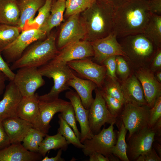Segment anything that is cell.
<instances>
[{"mask_svg":"<svg viewBox=\"0 0 161 161\" xmlns=\"http://www.w3.org/2000/svg\"><path fill=\"white\" fill-rule=\"evenodd\" d=\"M116 56H113L107 58L102 64L106 68V77L114 81H117L118 79L116 74Z\"/></svg>","mask_w":161,"mask_h":161,"instance_id":"60d3db41","label":"cell"},{"mask_svg":"<svg viewBox=\"0 0 161 161\" xmlns=\"http://www.w3.org/2000/svg\"><path fill=\"white\" fill-rule=\"evenodd\" d=\"M88 156L89 157V161H109L108 157L99 153H93L90 154Z\"/></svg>","mask_w":161,"mask_h":161,"instance_id":"7dc6e473","label":"cell"},{"mask_svg":"<svg viewBox=\"0 0 161 161\" xmlns=\"http://www.w3.org/2000/svg\"><path fill=\"white\" fill-rule=\"evenodd\" d=\"M70 103V102L59 97L50 99H39V115L33 127L47 134L51 127L50 122L54 115L61 112Z\"/></svg>","mask_w":161,"mask_h":161,"instance_id":"8fae6325","label":"cell"},{"mask_svg":"<svg viewBox=\"0 0 161 161\" xmlns=\"http://www.w3.org/2000/svg\"><path fill=\"white\" fill-rule=\"evenodd\" d=\"M95 91V98L89 109L88 117L89 127L94 134L98 133L106 123L114 124L117 117L108 110L99 89L97 88Z\"/></svg>","mask_w":161,"mask_h":161,"instance_id":"52a82bcc","label":"cell"},{"mask_svg":"<svg viewBox=\"0 0 161 161\" xmlns=\"http://www.w3.org/2000/svg\"><path fill=\"white\" fill-rule=\"evenodd\" d=\"M45 1H46V0H49V1H52V0H45Z\"/></svg>","mask_w":161,"mask_h":161,"instance_id":"11a10c76","label":"cell"},{"mask_svg":"<svg viewBox=\"0 0 161 161\" xmlns=\"http://www.w3.org/2000/svg\"><path fill=\"white\" fill-rule=\"evenodd\" d=\"M38 69L43 76L52 78L54 81L53 86L49 92L39 95V99L40 100L58 98L61 92L70 89L68 82L75 75L67 64L48 62Z\"/></svg>","mask_w":161,"mask_h":161,"instance_id":"5b68a950","label":"cell"},{"mask_svg":"<svg viewBox=\"0 0 161 161\" xmlns=\"http://www.w3.org/2000/svg\"><path fill=\"white\" fill-rule=\"evenodd\" d=\"M46 134L32 127L24 138L22 145L27 150L38 153L39 145Z\"/></svg>","mask_w":161,"mask_h":161,"instance_id":"4dcf8cb0","label":"cell"},{"mask_svg":"<svg viewBox=\"0 0 161 161\" xmlns=\"http://www.w3.org/2000/svg\"><path fill=\"white\" fill-rule=\"evenodd\" d=\"M7 79L6 75L0 71V95L3 93L5 88V82Z\"/></svg>","mask_w":161,"mask_h":161,"instance_id":"816d5d0a","label":"cell"},{"mask_svg":"<svg viewBox=\"0 0 161 161\" xmlns=\"http://www.w3.org/2000/svg\"><path fill=\"white\" fill-rule=\"evenodd\" d=\"M39 95L37 93L23 97L17 109V116L33 125L39 115Z\"/></svg>","mask_w":161,"mask_h":161,"instance_id":"d4e9b609","label":"cell"},{"mask_svg":"<svg viewBox=\"0 0 161 161\" xmlns=\"http://www.w3.org/2000/svg\"><path fill=\"white\" fill-rule=\"evenodd\" d=\"M155 76L157 80L160 83H161V70H158L156 72Z\"/></svg>","mask_w":161,"mask_h":161,"instance_id":"f5cc1de1","label":"cell"},{"mask_svg":"<svg viewBox=\"0 0 161 161\" xmlns=\"http://www.w3.org/2000/svg\"><path fill=\"white\" fill-rule=\"evenodd\" d=\"M114 9L108 3L97 0L80 13L86 30L84 40L91 42L113 32Z\"/></svg>","mask_w":161,"mask_h":161,"instance_id":"7a4b0ae2","label":"cell"},{"mask_svg":"<svg viewBox=\"0 0 161 161\" xmlns=\"http://www.w3.org/2000/svg\"><path fill=\"white\" fill-rule=\"evenodd\" d=\"M134 74L141 84L147 105L151 108L157 98L161 96V83L148 67L137 69Z\"/></svg>","mask_w":161,"mask_h":161,"instance_id":"2e32d148","label":"cell"},{"mask_svg":"<svg viewBox=\"0 0 161 161\" xmlns=\"http://www.w3.org/2000/svg\"><path fill=\"white\" fill-rule=\"evenodd\" d=\"M46 35L40 29H29L21 32L17 38L2 51L7 63H12L17 60L30 45Z\"/></svg>","mask_w":161,"mask_h":161,"instance_id":"9c48e42d","label":"cell"},{"mask_svg":"<svg viewBox=\"0 0 161 161\" xmlns=\"http://www.w3.org/2000/svg\"><path fill=\"white\" fill-rule=\"evenodd\" d=\"M94 52L91 42L81 40L71 43L60 50L49 62L67 64L70 61L84 59L93 57Z\"/></svg>","mask_w":161,"mask_h":161,"instance_id":"5bb4252c","label":"cell"},{"mask_svg":"<svg viewBox=\"0 0 161 161\" xmlns=\"http://www.w3.org/2000/svg\"><path fill=\"white\" fill-rule=\"evenodd\" d=\"M11 144L9 138L5 132L1 122H0V150Z\"/></svg>","mask_w":161,"mask_h":161,"instance_id":"bcb514c9","label":"cell"},{"mask_svg":"<svg viewBox=\"0 0 161 161\" xmlns=\"http://www.w3.org/2000/svg\"><path fill=\"white\" fill-rule=\"evenodd\" d=\"M97 0H66L64 16L80 13L91 7Z\"/></svg>","mask_w":161,"mask_h":161,"instance_id":"836d02e7","label":"cell"},{"mask_svg":"<svg viewBox=\"0 0 161 161\" xmlns=\"http://www.w3.org/2000/svg\"><path fill=\"white\" fill-rule=\"evenodd\" d=\"M122 38L120 43L133 67L137 69L148 67L157 47L143 33Z\"/></svg>","mask_w":161,"mask_h":161,"instance_id":"277c9868","label":"cell"},{"mask_svg":"<svg viewBox=\"0 0 161 161\" xmlns=\"http://www.w3.org/2000/svg\"><path fill=\"white\" fill-rule=\"evenodd\" d=\"M42 157L38 153L26 149L21 143L11 144L0 150V161H37Z\"/></svg>","mask_w":161,"mask_h":161,"instance_id":"7402d4cb","label":"cell"},{"mask_svg":"<svg viewBox=\"0 0 161 161\" xmlns=\"http://www.w3.org/2000/svg\"><path fill=\"white\" fill-rule=\"evenodd\" d=\"M20 16L16 0H0V24L17 26Z\"/></svg>","mask_w":161,"mask_h":161,"instance_id":"484cf974","label":"cell"},{"mask_svg":"<svg viewBox=\"0 0 161 161\" xmlns=\"http://www.w3.org/2000/svg\"><path fill=\"white\" fill-rule=\"evenodd\" d=\"M105 1L112 6L114 9L121 6L129 0H101Z\"/></svg>","mask_w":161,"mask_h":161,"instance_id":"681fc988","label":"cell"},{"mask_svg":"<svg viewBox=\"0 0 161 161\" xmlns=\"http://www.w3.org/2000/svg\"><path fill=\"white\" fill-rule=\"evenodd\" d=\"M137 161H160L161 157L158 156L154 148L151 149L146 153L139 156L136 160Z\"/></svg>","mask_w":161,"mask_h":161,"instance_id":"ee69618b","label":"cell"},{"mask_svg":"<svg viewBox=\"0 0 161 161\" xmlns=\"http://www.w3.org/2000/svg\"><path fill=\"white\" fill-rule=\"evenodd\" d=\"M148 0H129L114 9L113 32L117 37L143 33L151 14Z\"/></svg>","mask_w":161,"mask_h":161,"instance_id":"6da1fadb","label":"cell"},{"mask_svg":"<svg viewBox=\"0 0 161 161\" xmlns=\"http://www.w3.org/2000/svg\"><path fill=\"white\" fill-rule=\"evenodd\" d=\"M117 38L112 32L105 37L90 42L94 52L92 61L102 64L106 59L113 56L121 55L126 59L127 55L123 51Z\"/></svg>","mask_w":161,"mask_h":161,"instance_id":"9a60e30c","label":"cell"},{"mask_svg":"<svg viewBox=\"0 0 161 161\" xmlns=\"http://www.w3.org/2000/svg\"><path fill=\"white\" fill-rule=\"evenodd\" d=\"M114 124H110L107 128H104L91 138L86 139L82 143L84 145L82 150L85 156L97 152L109 158L113 154L112 151L116 140Z\"/></svg>","mask_w":161,"mask_h":161,"instance_id":"8992f818","label":"cell"},{"mask_svg":"<svg viewBox=\"0 0 161 161\" xmlns=\"http://www.w3.org/2000/svg\"><path fill=\"white\" fill-rule=\"evenodd\" d=\"M66 98L70 100L73 108L76 120L80 125L81 136L80 141L82 143L84 140L91 138L94 134L91 131L89 122V110L83 106L80 99L77 93L72 90L65 93Z\"/></svg>","mask_w":161,"mask_h":161,"instance_id":"d6986e66","label":"cell"},{"mask_svg":"<svg viewBox=\"0 0 161 161\" xmlns=\"http://www.w3.org/2000/svg\"><path fill=\"white\" fill-rule=\"evenodd\" d=\"M155 134V136L160 137L161 135V117L151 128Z\"/></svg>","mask_w":161,"mask_h":161,"instance_id":"f907efd6","label":"cell"},{"mask_svg":"<svg viewBox=\"0 0 161 161\" xmlns=\"http://www.w3.org/2000/svg\"><path fill=\"white\" fill-rule=\"evenodd\" d=\"M100 90L109 112L113 115L117 117L124 105L118 100Z\"/></svg>","mask_w":161,"mask_h":161,"instance_id":"f35d334b","label":"cell"},{"mask_svg":"<svg viewBox=\"0 0 161 161\" xmlns=\"http://www.w3.org/2000/svg\"><path fill=\"white\" fill-rule=\"evenodd\" d=\"M116 74L122 82L131 75V71L126 58L121 55H117Z\"/></svg>","mask_w":161,"mask_h":161,"instance_id":"74e56055","label":"cell"},{"mask_svg":"<svg viewBox=\"0 0 161 161\" xmlns=\"http://www.w3.org/2000/svg\"><path fill=\"white\" fill-rule=\"evenodd\" d=\"M100 89L118 100L124 105L126 103L120 85L117 80L114 81L106 77L102 87Z\"/></svg>","mask_w":161,"mask_h":161,"instance_id":"d590c367","label":"cell"},{"mask_svg":"<svg viewBox=\"0 0 161 161\" xmlns=\"http://www.w3.org/2000/svg\"><path fill=\"white\" fill-rule=\"evenodd\" d=\"M147 4L151 14L161 16V0H148Z\"/></svg>","mask_w":161,"mask_h":161,"instance_id":"f6af8a7d","label":"cell"},{"mask_svg":"<svg viewBox=\"0 0 161 161\" xmlns=\"http://www.w3.org/2000/svg\"><path fill=\"white\" fill-rule=\"evenodd\" d=\"M60 114L63 119L72 129L76 136L80 140V132L77 128L74 109L71 103L61 112Z\"/></svg>","mask_w":161,"mask_h":161,"instance_id":"8d00e7d4","label":"cell"},{"mask_svg":"<svg viewBox=\"0 0 161 161\" xmlns=\"http://www.w3.org/2000/svg\"><path fill=\"white\" fill-rule=\"evenodd\" d=\"M154 146L155 148L156 149V150L157 151L160 157H161V145L158 143H156L155 144H154Z\"/></svg>","mask_w":161,"mask_h":161,"instance_id":"db71d44e","label":"cell"},{"mask_svg":"<svg viewBox=\"0 0 161 161\" xmlns=\"http://www.w3.org/2000/svg\"><path fill=\"white\" fill-rule=\"evenodd\" d=\"M66 8V1L58 0L52 4L49 15L45 23L40 29L47 35L63 21Z\"/></svg>","mask_w":161,"mask_h":161,"instance_id":"4316f807","label":"cell"},{"mask_svg":"<svg viewBox=\"0 0 161 161\" xmlns=\"http://www.w3.org/2000/svg\"><path fill=\"white\" fill-rule=\"evenodd\" d=\"M1 123L11 144L22 142L30 129L33 127L32 123L18 117L5 119Z\"/></svg>","mask_w":161,"mask_h":161,"instance_id":"ffe728a7","label":"cell"},{"mask_svg":"<svg viewBox=\"0 0 161 161\" xmlns=\"http://www.w3.org/2000/svg\"><path fill=\"white\" fill-rule=\"evenodd\" d=\"M43 77L38 68L23 67L18 69L13 81L23 97H29L45 84Z\"/></svg>","mask_w":161,"mask_h":161,"instance_id":"30bf717a","label":"cell"},{"mask_svg":"<svg viewBox=\"0 0 161 161\" xmlns=\"http://www.w3.org/2000/svg\"><path fill=\"white\" fill-rule=\"evenodd\" d=\"M59 127L58 132L60 133L65 139L68 144H72L75 147L82 149L83 144L76 136L71 127L62 118L61 114L58 115Z\"/></svg>","mask_w":161,"mask_h":161,"instance_id":"d6a6232c","label":"cell"},{"mask_svg":"<svg viewBox=\"0 0 161 161\" xmlns=\"http://www.w3.org/2000/svg\"><path fill=\"white\" fill-rule=\"evenodd\" d=\"M62 149H59L57 155L54 157H49L46 156L44 157L41 160V161H64V159L62 158L61 156L62 154Z\"/></svg>","mask_w":161,"mask_h":161,"instance_id":"c3c4849f","label":"cell"},{"mask_svg":"<svg viewBox=\"0 0 161 161\" xmlns=\"http://www.w3.org/2000/svg\"><path fill=\"white\" fill-rule=\"evenodd\" d=\"M148 67L154 73L161 68V47H157Z\"/></svg>","mask_w":161,"mask_h":161,"instance_id":"b9f144b4","label":"cell"},{"mask_svg":"<svg viewBox=\"0 0 161 161\" xmlns=\"http://www.w3.org/2000/svg\"><path fill=\"white\" fill-rule=\"evenodd\" d=\"M21 57L12 63V70L23 67L39 68L49 62L58 53L55 38L50 35L45 40L38 42L29 46Z\"/></svg>","mask_w":161,"mask_h":161,"instance_id":"3957f363","label":"cell"},{"mask_svg":"<svg viewBox=\"0 0 161 161\" xmlns=\"http://www.w3.org/2000/svg\"><path fill=\"white\" fill-rule=\"evenodd\" d=\"M67 64L81 76L94 83L98 89L102 88L106 76L104 65L94 62L91 58L72 61Z\"/></svg>","mask_w":161,"mask_h":161,"instance_id":"4fadbf2b","label":"cell"},{"mask_svg":"<svg viewBox=\"0 0 161 161\" xmlns=\"http://www.w3.org/2000/svg\"><path fill=\"white\" fill-rule=\"evenodd\" d=\"M124 105L120 117L129 131V138L137 131L148 126L150 108L147 105L139 106L131 103Z\"/></svg>","mask_w":161,"mask_h":161,"instance_id":"ba28073f","label":"cell"},{"mask_svg":"<svg viewBox=\"0 0 161 161\" xmlns=\"http://www.w3.org/2000/svg\"><path fill=\"white\" fill-rule=\"evenodd\" d=\"M120 86L126 103L147 105L141 84L134 73L131 74L126 79L122 82Z\"/></svg>","mask_w":161,"mask_h":161,"instance_id":"44dd1931","label":"cell"},{"mask_svg":"<svg viewBox=\"0 0 161 161\" xmlns=\"http://www.w3.org/2000/svg\"><path fill=\"white\" fill-rule=\"evenodd\" d=\"M68 84L76 90L83 106L89 110L94 99L92 92L97 88V85L91 80L80 78L76 75L69 81Z\"/></svg>","mask_w":161,"mask_h":161,"instance_id":"603a6c76","label":"cell"},{"mask_svg":"<svg viewBox=\"0 0 161 161\" xmlns=\"http://www.w3.org/2000/svg\"><path fill=\"white\" fill-rule=\"evenodd\" d=\"M127 130L122 123L118 132L117 140L112 151V154L123 161H129L127 154V145L126 141Z\"/></svg>","mask_w":161,"mask_h":161,"instance_id":"f546056e","label":"cell"},{"mask_svg":"<svg viewBox=\"0 0 161 161\" xmlns=\"http://www.w3.org/2000/svg\"><path fill=\"white\" fill-rule=\"evenodd\" d=\"M161 117V96L156 100L153 106L150 108L148 127L151 128Z\"/></svg>","mask_w":161,"mask_h":161,"instance_id":"ab89813d","label":"cell"},{"mask_svg":"<svg viewBox=\"0 0 161 161\" xmlns=\"http://www.w3.org/2000/svg\"><path fill=\"white\" fill-rule=\"evenodd\" d=\"M0 50V71L4 74L10 81L13 80L15 74L9 67L7 63L4 60Z\"/></svg>","mask_w":161,"mask_h":161,"instance_id":"7bdbcfd3","label":"cell"},{"mask_svg":"<svg viewBox=\"0 0 161 161\" xmlns=\"http://www.w3.org/2000/svg\"><path fill=\"white\" fill-rule=\"evenodd\" d=\"M155 137V133L148 126L144 127L133 134L129 138L128 153L130 158L136 160L139 156L151 150Z\"/></svg>","mask_w":161,"mask_h":161,"instance_id":"e0dca14e","label":"cell"},{"mask_svg":"<svg viewBox=\"0 0 161 161\" xmlns=\"http://www.w3.org/2000/svg\"><path fill=\"white\" fill-rule=\"evenodd\" d=\"M61 0L66 1V0Z\"/></svg>","mask_w":161,"mask_h":161,"instance_id":"9f6ffc18","label":"cell"},{"mask_svg":"<svg viewBox=\"0 0 161 161\" xmlns=\"http://www.w3.org/2000/svg\"><path fill=\"white\" fill-rule=\"evenodd\" d=\"M20 32L16 26L0 24V50L1 52L17 38Z\"/></svg>","mask_w":161,"mask_h":161,"instance_id":"1f68e13d","label":"cell"},{"mask_svg":"<svg viewBox=\"0 0 161 161\" xmlns=\"http://www.w3.org/2000/svg\"><path fill=\"white\" fill-rule=\"evenodd\" d=\"M52 5V1H45L44 4L38 10L37 16L25 28L24 30L31 29H40L47 19L50 13Z\"/></svg>","mask_w":161,"mask_h":161,"instance_id":"e575fe53","label":"cell"},{"mask_svg":"<svg viewBox=\"0 0 161 161\" xmlns=\"http://www.w3.org/2000/svg\"><path fill=\"white\" fill-rule=\"evenodd\" d=\"M86 35L85 28L80 13L72 15L68 17L61 27L56 45L57 48L60 50L71 43L84 40Z\"/></svg>","mask_w":161,"mask_h":161,"instance_id":"7c38bea8","label":"cell"},{"mask_svg":"<svg viewBox=\"0 0 161 161\" xmlns=\"http://www.w3.org/2000/svg\"><path fill=\"white\" fill-rule=\"evenodd\" d=\"M23 98L20 91L13 80L5 87L2 100L0 101V122L17 116V109Z\"/></svg>","mask_w":161,"mask_h":161,"instance_id":"ac0fdd59","label":"cell"},{"mask_svg":"<svg viewBox=\"0 0 161 161\" xmlns=\"http://www.w3.org/2000/svg\"><path fill=\"white\" fill-rule=\"evenodd\" d=\"M45 137L39 145L38 151L43 157L51 150L61 149L64 151L67 150L69 144L65 138L59 132L52 136L47 134Z\"/></svg>","mask_w":161,"mask_h":161,"instance_id":"83f0119b","label":"cell"},{"mask_svg":"<svg viewBox=\"0 0 161 161\" xmlns=\"http://www.w3.org/2000/svg\"><path fill=\"white\" fill-rule=\"evenodd\" d=\"M45 0H19L17 2L20 16L17 27L21 32L33 20L37 11L44 4Z\"/></svg>","mask_w":161,"mask_h":161,"instance_id":"cb8c5ba5","label":"cell"},{"mask_svg":"<svg viewBox=\"0 0 161 161\" xmlns=\"http://www.w3.org/2000/svg\"><path fill=\"white\" fill-rule=\"evenodd\" d=\"M143 33L157 47H161V16L151 14Z\"/></svg>","mask_w":161,"mask_h":161,"instance_id":"f1b7e54d","label":"cell"}]
</instances>
